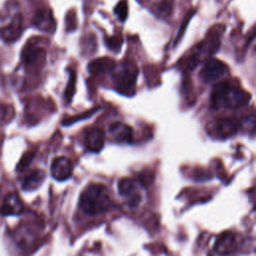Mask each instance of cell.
<instances>
[{
	"instance_id": "5b68a950",
	"label": "cell",
	"mask_w": 256,
	"mask_h": 256,
	"mask_svg": "<svg viewBox=\"0 0 256 256\" xmlns=\"http://www.w3.org/2000/svg\"><path fill=\"white\" fill-rule=\"evenodd\" d=\"M118 192L125 203L130 207H137L142 200L138 184L132 178L120 179L118 181Z\"/></svg>"
},
{
	"instance_id": "8992f818",
	"label": "cell",
	"mask_w": 256,
	"mask_h": 256,
	"mask_svg": "<svg viewBox=\"0 0 256 256\" xmlns=\"http://www.w3.org/2000/svg\"><path fill=\"white\" fill-rule=\"evenodd\" d=\"M227 72L228 67L225 63L218 59H210L204 63L202 69L199 72V77L202 81L210 83L220 79L226 75Z\"/></svg>"
},
{
	"instance_id": "7c38bea8",
	"label": "cell",
	"mask_w": 256,
	"mask_h": 256,
	"mask_svg": "<svg viewBox=\"0 0 256 256\" xmlns=\"http://www.w3.org/2000/svg\"><path fill=\"white\" fill-rule=\"evenodd\" d=\"M24 206L20 197L16 193L8 194L2 205L0 206V214L3 216L7 215H19L23 212Z\"/></svg>"
},
{
	"instance_id": "603a6c76",
	"label": "cell",
	"mask_w": 256,
	"mask_h": 256,
	"mask_svg": "<svg viewBox=\"0 0 256 256\" xmlns=\"http://www.w3.org/2000/svg\"><path fill=\"white\" fill-rule=\"evenodd\" d=\"M33 157H34V152H27V153H25L22 156V158H21V160H20V162H19V164L17 166V170L25 169L30 164V162L32 161Z\"/></svg>"
},
{
	"instance_id": "8fae6325",
	"label": "cell",
	"mask_w": 256,
	"mask_h": 256,
	"mask_svg": "<svg viewBox=\"0 0 256 256\" xmlns=\"http://www.w3.org/2000/svg\"><path fill=\"white\" fill-rule=\"evenodd\" d=\"M33 25L44 32H53L56 27V22L50 10L39 9L34 15Z\"/></svg>"
},
{
	"instance_id": "7402d4cb",
	"label": "cell",
	"mask_w": 256,
	"mask_h": 256,
	"mask_svg": "<svg viewBox=\"0 0 256 256\" xmlns=\"http://www.w3.org/2000/svg\"><path fill=\"white\" fill-rule=\"evenodd\" d=\"M193 14H194V10L189 11V13H188V14H187V16L185 17V19H183V23H182V25H181V27H180V30H179V32H178V34H177V36H176L175 45H176V44L181 40V38H182V36H183V33L185 32L186 27H187V25H188V23H189V21H190L191 17L193 16Z\"/></svg>"
},
{
	"instance_id": "6da1fadb",
	"label": "cell",
	"mask_w": 256,
	"mask_h": 256,
	"mask_svg": "<svg viewBox=\"0 0 256 256\" xmlns=\"http://www.w3.org/2000/svg\"><path fill=\"white\" fill-rule=\"evenodd\" d=\"M113 204L109 189L101 183L87 185L80 194L79 207L88 215H96L108 210Z\"/></svg>"
},
{
	"instance_id": "7a4b0ae2",
	"label": "cell",
	"mask_w": 256,
	"mask_h": 256,
	"mask_svg": "<svg viewBox=\"0 0 256 256\" xmlns=\"http://www.w3.org/2000/svg\"><path fill=\"white\" fill-rule=\"evenodd\" d=\"M250 93L229 82L218 83L211 94V105L214 109H236L249 103Z\"/></svg>"
},
{
	"instance_id": "2e32d148",
	"label": "cell",
	"mask_w": 256,
	"mask_h": 256,
	"mask_svg": "<svg viewBox=\"0 0 256 256\" xmlns=\"http://www.w3.org/2000/svg\"><path fill=\"white\" fill-rule=\"evenodd\" d=\"M44 56V50L37 45L27 44L22 52V60L26 66L34 65Z\"/></svg>"
},
{
	"instance_id": "9c48e42d",
	"label": "cell",
	"mask_w": 256,
	"mask_h": 256,
	"mask_svg": "<svg viewBox=\"0 0 256 256\" xmlns=\"http://www.w3.org/2000/svg\"><path fill=\"white\" fill-rule=\"evenodd\" d=\"M50 172L52 177L57 181H65L69 179L73 173V164L67 157H56L51 163Z\"/></svg>"
},
{
	"instance_id": "e0dca14e",
	"label": "cell",
	"mask_w": 256,
	"mask_h": 256,
	"mask_svg": "<svg viewBox=\"0 0 256 256\" xmlns=\"http://www.w3.org/2000/svg\"><path fill=\"white\" fill-rule=\"evenodd\" d=\"M75 91H76V72L74 70H71L69 73L68 84H67V86L65 88V92H64V97L68 103L73 98Z\"/></svg>"
},
{
	"instance_id": "ffe728a7",
	"label": "cell",
	"mask_w": 256,
	"mask_h": 256,
	"mask_svg": "<svg viewBox=\"0 0 256 256\" xmlns=\"http://www.w3.org/2000/svg\"><path fill=\"white\" fill-rule=\"evenodd\" d=\"M172 7H173V2L172 0H163L159 3L157 12L161 17H169L171 12H172Z\"/></svg>"
},
{
	"instance_id": "d6986e66",
	"label": "cell",
	"mask_w": 256,
	"mask_h": 256,
	"mask_svg": "<svg viewBox=\"0 0 256 256\" xmlns=\"http://www.w3.org/2000/svg\"><path fill=\"white\" fill-rule=\"evenodd\" d=\"M114 13L119 18V20L124 21L127 18L128 15V7H127V1L121 0L117 3V5L114 8Z\"/></svg>"
},
{
	"instance_id": "30bf717a",
	"label": "cell",
	"mask_w": 256,
	"mask_h": 256,
	"mask_svg": "<svg viewBox=\"0 0 256 256\" xmlns=\"http://www.w3.org/2000/svg\"><path fill=\"white\" fill-rule=\"evenodd\" d=\"M105 142V134L100 128H90L85 132L84 143L91 152H99Z\"/></svg>"
},
{
	"instance_id": "44dd1931",
	"label": "cell",
	"mask_w": 256,
	"mask_h": 256,
	"mask_svg": "<svg viewBox=\"0 0 256 256\" xmlns=\"http://www.w3.org/2000/svg\"><path fill=\"white\" fill-rule=\"evenodd\" d=\"M99 110V108H94L92 110H89L87 112H84L82 114H79V115H76V116H73L71 118H68L66 120L63 121V125H70L72 123H75L79 120H84V119H87V118H90L95 112H97Z\"/></svg>"
},
{
	"instance_id": "277c9868",
	"label": "cell",
	"mask_w": 256,
	"mask_h": 256,
	"mask_svg": "<svg viewBox=\"0 0 256 256\" xmlns=\"http://www.w3.org/2000/svg\"><path fill=\"white\" fill-rule=\"evenodd\" d=\"M240 127V123L232 118L215 119L207 125L209 134L217 139H226L234 135Z\"/></svg>"
},
{
	"instance_id": "ba28073f",
	"label": "cell",
	"mask_w": 256,
	"mask_h": 256,
	"mask_svg": "<svg viewBox=\"0 0 256 256\" xmlns=\"http://www.w3.org/2000/svg\"><path fill=\"white\" fill-rule=\"evenodd\" d=\"M237 248L236 236L233 232L225 231L218 235L215 240L213 249L214 251L221 256H227L232 254Z\"/></svg>"
},
{
	"instance_id": "cb8c5ba5",
	"label": "cell",
	"mask_w": 256,
	"mask_h": 256,
	"mask_svg": "<svg viewBox=\"0 0 256 256\" xmlns=\"http://www.w3.org/2000/svg\"><path fill=\"white\" fill-rule=\"evenodd\" d=\"M6 114H7V111H6V108L3 104L0 103V122L3 121L6 117Z\"/></svg>"
},
{
	"instance_id": "9a60e30c",
	"label": "cell",
	"mask_w": 256,
	"mask_h": 256,
	"mask_svg": "<svg viewBox=\"0 0 256 256\" xmlns=\"http://www.w3.org/2000/svg\"><path fill=\"white\" fill-rule=\"evenodd\" d=\"M116 64L113 59L109 57H101L91 61L88 65V70L92 74H102L112 71L115 68Z\"/></svg>"
},
{
	"instance_id": "ac0fdd59",
	"label": "cell",
	"mask_w": 256,
	"mask_h": 256,
	"mask_svg": "<svg viewBox=\"0 0 256 256\" xmlns=\"http://www.w3.org/2000/svg\"><path fill=\"white\" fill-rule=\"evenodd\" d=\"M122 43H123V38L119 35L117 36H111V37H106L105 38V44L106 46L114 51L115 53H117L120 49H121V46H122Z\"/></svg>"
},
{
	"instance_id": "3957f363",
	"label": "cell",
	"mask_w": 256,
	"mask_h": 256,
	"mask_svg": "<svg viewBox=\"0 0 256 256\" xmlns=\"http://www.w3.org/2000/svg\"><path fill=\"white\" fill-rule=\"evenodd\" d=\"M112 71L115 89L124 95H133L138 75V68L136 64L131 61L123 62L118 67L115 66Z\"/></svg>"
},
{
	"instance_id": "5bb4252c",
	"label": "cell",
	"mask_w": 256,
	"mask_h": 256,
	"mask_svg": "<svg viewBox=\"0 0 256 256\" xmlns=\"http://www.w3.org/2000/svg\"><path fill=\"white\" fill-rule=\"evenodd\" d=\"M45 172L40 169H36L29 172L22 181V189L27 192H31L38 189L45 180Z\"/></svg>"
},
{
	"instance_id": "52a82bcc",
	"label": "cell",
	"mask_w": 256,
	"mask_h": 256,
	"mask_svg": "<svg viewBox=\"0 0 256 256\" xmlns=\"http://www.w3.org/2000/svg\"><path fill=\"white\" fill-rule=\"evenodd\" d=\"M23 31V20L20 14H15L11 21L0 29V37L6 43H12L18 40Z\"/></svg>"
},
{
	"instance_id": "4fadbf2b",
	"label": "cell",
	"mask_w": 256,
	"mask_h": 256,
	"mask_svg": "<svg viewBox=\"0 0 256 256\" xmlns=\"http://www.w3.org/2000/svg\"><path fill=\"white\" fill-rule=\"evenodd\" d=\"M109 132L113 139L120 143H130L133 139V131L130 126L124 123H114L110 126Z\"/></svg>"
}]
</instances>
